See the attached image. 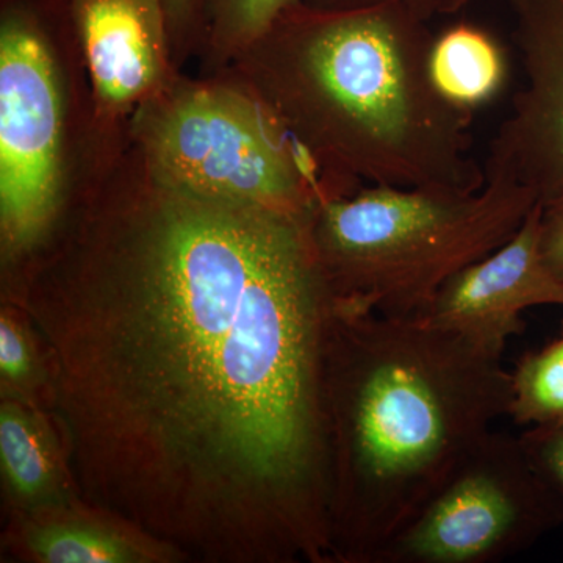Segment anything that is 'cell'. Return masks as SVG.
<instances>
[{"label":"cell","mask_w":563,"mask_h":563,"mask_svg":"<svg viewBox=\"0 0 563 563\" xmlns=\"http://www.w3.org/2000/svg\"><path fill=\"white\" fill-rule=\"evenodd\" d=\"M429 74L451 106L470 111L493 101L507 77L506 55L490 33L455 24L432 41Z\"/></svg>","instance_id":"4fadbf2b"},{"label":"cell","mask_w":563,"mask_h":563,"mask_svg":"<svg viewBox=\"0 0 563 563\" xmlns=\"http://www.w3.org/2000/svg\"><path fill=\"white\" fill-rule=\"evenodd\" d=\"M561 525L520 437L492 429L376 563L501 562Z\"/></svg>","instance_id":"52a82bcc"},{"label":"cell","mask_w":563,"mask_h":563,"mask_svg":"<svg viewBox=\"0 0 563 563\" xmlns=\"http://www.w3.org/2000/svg\"><path fill=\"white\" fill-rule=\"evenodd\" d=\"M474 0H440L439 14H454L465 9Z\"/></svg>","instance_id":"44dd1931"},{"label":"cell","mask_w":563,"mask_h":563,"mask_svg":"<svg viewBox=\"0 0 563 563\" xmlns=\"http://www.w3.org/2000/svg\"><path fill=\"white\" fill-rule=\"evenodd\" d=\"M533 474L563 523V424L533 426L520 435Z\"/></svg>","instance_id":"e0dca14e"},{"label":"cell","mask_w":563,"mask_h":563,"mask_svg":"<svg viewBox=\"0 0 563 563\" xmlns=\"http://www.w3.org/2000/svg\"><path fill=\"white\" fill-rule=\"evenodd\" d=\"M509 417L521 426L563 424V339L528 352L512 373Z\"/></svg>","instance_id":"9a60e30c"},{"label":"cell","mask_w":563,"mask_h":563,"mask_svg":"<svg viewBox=\"0 0 563 563\" xmlns=\"http://www.w3.org/2000/svg\"><path fill=\"white\" fill-rule=\"evenodd\" d=\"M542 207L543 261L563 282V191Z\"/></svg>","instance_id":"d6986e66"},{"label":"cell","mask_w":563,"mask_h":563,"mask_svg":"<svg viewBox=\"0 0 563 563\" xmlns=\"http://www.w3.org/2000/svg\"><path fill=\"white\" fill-rule=\"evenodd\" d=\"M509 3L526 80L484 168L509 174L544 206L563 191V0Z\"/></svg>","instance_id":"9c48e42d"},{"label":"cell","mask_w":563,"mask_h":563,"mask_svg":"<svg viewBox=\"0 0 563 563\" xmlns=\"http://www.w3.org/2000/svg\"><path fill=\"white\" fill-rule=\"evenodd\" d=\"M20 317L10 303L3 307L0 318L2 393L7 399L35 406L33 398L46 387V372L40 347L33 344L32 332Z\"/></svg>","instance_id":"2e32d148"},{"label":"cell","mask_w":563,"mask_h":563,"mask_svg":"<svg viewBox=\"0 0 563 563\" xmlns=\"http://www.w3.org/2000/svg\"><path fill=\"white\" fill-rule=\"evenodd\" d=\"M0 462L7 490L22 512L35 517L73 507L76 485L65 450L35 406L2 404Z\"/></svg>","instance_id":"8fae6325"},{"label":"cell","mask_w":563,"mask_h":563,"mask_svg":"<svg viewBox=\"0 0 563 563\" xmlns=\"http://www.w3.org/2000/svg\"><path fill=\"white\" fill-rule=\"evenodd\" d=\"M303 5L310 9L344 11L372 9V7L380 5H401L406 7L418 16L424 20H431L432 16L439 14L440 0H301Z\"/></svg>","instance_id":"ffe728a7"},{"label":"cell","mask_w":563,"mask_h":563,"mask_svg":"<svg viewBox=\"0 0 563 563\" xmlns=\"http://www.w3.org/2000/svg\"><path fill=\"white\" fill-rule=\"evenodd\" d=\"M512 395L498 355L336 299L322 368L332 561L376 563Z\"/></svg>","instance_id":"7a4b0ae2"},{"label":"cell","mask_w":563,"mask_h":563,"mask_svg":"<svg viewBox=\"0 0 563 563\" xmlns=\"http://www.w3.org/2000/svg\"><path fill=\"white\" fill-rule=\"evenodd\" d=\"M155 543L143 533L122 532L118 525L73 517L68 509L31 517L21 537L24 553L44 563L150 562L162 555L151 547Z\"/></svg>","instance_id":"7c38bea8"},{"label":"cell","mask_w":563,"mask_h":563,"mask_svg":"<svg viewBox=\"0 0 563 563\" xmlns=\"http://www.w3.org/2000/svg\"><path fill=\"white\" fill-rule=\"evenodd\" d=\"M301 0H202L201 76L229 65Z\"/></svg>","instance_id":"5bb4252c"},{"label":"cell","mask_w":563,"mask_h":563,"mask_svg":"<svg viewBox=\"0 0 563 563\" xmlns=\"http://www.w3.org/2000/svg\"><path fill=\"white\" fill-rule=\"evenodd\" d=\"M92 96V154H114L143 103L184 70L169 44L165 0H68Z\"/></svg>","instance_id":"ba28073f"},{"label":"cell","mask_w":563,"mask_h":563,"mask_svg":"<svg viewBox=\"0 0 563 563\" xmlns=\"http://www.w3.org/2000/svg\"><path fill=\"white\" fill-rule=\"evenodd\" d=\"M542 211L537 203L509 242L455 273L426 321L501 357L509 339L525 332V310L563 306V282L543 261Z\"/></svg>","instance_id":"30bf717a"},{"label":"cell","mask_w":563,"mask_h":563,"mask_svg":"<svg viewBox=\"0 0 563 563\" xmlns=\"http://www.w3.org/2000/svg\"><path fill=\"white\" fill-rule=\"evenodd\" d=\"M537 203L531 188L488 169L477 191L368 185L318 203L312 235L340 301L426 320L440 288L509 242Z\"/></svg>","instance_id":"277c9868"},{"label":"cell","mask_w":563,"mask_h":563,"mask_svg":"<svg viewBox=\"0 0 563 563\" xmlns=\"http://www.w3.org/2000/svg\"><path fill=\"white\" fill-rule=\"evenodd\" d=\"M129 139L191 190L306 213L340 198L279 118L225 73H184L133 114Z\"/></svg>","instance_id":"8992f818"},{"label":"cell","mask_w":563,"mask_h":563,"mask_svg":"<svg viewBox=\"0 0 563 563\" xmlns=\"http://www.w3.org/2000/svg\"><path fill=\"white\" fill-rule=\"evenodd\" d=\"M91 154L90 77L68 0H0L2 273L49 235Z\"/></svg>","instance_id":"5b68a950"},{"label":"cell","mask_w":563,"mask_h":563,"mask_svg":"<svg viewBox=\"0 0 563 563\" xmlns=\"http://www.w3.org/2000/svg\"><path fill=\"white\" fill-rule=\"evenodd\" d=\"M428 22L401 5L299 2L220 73L266 103L342 196L366 181L477 191L473 113L433 87Z\"/></svg>","instance_id":"3957f363"},{"label":"cell","mask_w":563,"mask_h":563,"mask_svg":"<svg viewBox=\"0 0 563 563\" xmlns=\"http://www.w3.org/2000/svg\"><path fill=\"white\" fill-rule=\"evenodd\" d=\"M169 44L174 65L184 70L191 58H198L203 43L202 0H165Z\"/></svg>","instance_id":"ac0fdd59"},{"label":"cell","mask_w":563,"mask_h":563,"mask_svg":"<svg viewBox=\"0 0 563 563\" xmlns=\"http://www.w3.org/2000/svg\"><path fill=\"white\" fill-rule=\"evenodd\" d=\"M562 339H563V325H562Z\"/></svg>","instance_id":"7402d4cb"},{"label":"cell","mask_w":563,"mask_h":563,"mask_svg":"<svg viewBox=\"0 0 563 563\" xmlns=\"http://www.w3.org/2000/svg\"><path fill=\"white\" fill-rule=\"evenodd\" d=\"M313 211L202 195L129 139L2 274L38 331L76 488L162 547L332 561L322 368L336 295Z\"/></svg>","instance_id":"6da1fadb"}]
</instances>
